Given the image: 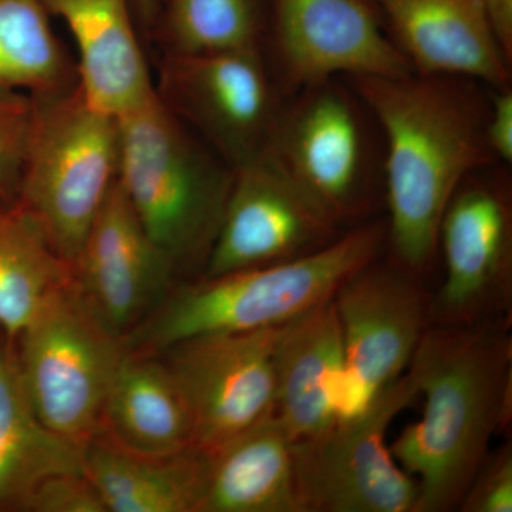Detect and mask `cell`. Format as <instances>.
<instances>
[{
  "instance_id": "obj_1",
  "label": "cell",
  "mask_w": 512,
  "mask_h": 512,
  "mask_svg": "<svg viewBox=\"0 0 512 512\" xmlns=\"http://www.w3.org/2000/svg\"><path fill=\"white\" fill-rule=\"evenodd\" d=\"M348 80L382 138L392 261L423 275L436 258L441 217L458 185L497 164L485 133L490 96L483 84L460 77L412 72Z\"/></svg>"
},
{
  "instance_id": "obj_2",
  "label": "cell",
  "mask_w": 512,
  "mask_h": 512,
  "mask_svg": "<svg viewBox=\"0 0 512 512\" xmlns=\"http://www.w3.org/2000/svg\"><path fill=\"white\" fill-rule=\"evenodd\" d=\"M407 370L424 397L423 413L390 450L419 484L416 512L456 511L491 440L511 419L507 319L429 325Z\"/></svg>"
},
{
  "instance_id": "obj_3",
  "label": "cell",
  "mask_w": 512,
  "mask_h": 512,
  "mask_svg": "<svg viewBox=\"0 0 512 512\" xmlns=\"http://www.w3.org/2000/svg\"><path fill=\"white\" fill-rule=\"evenodd\" d=\"M384 245L386 224L367 221L291 261L200 276L168 292L124 343L128 352L158 355L195 336L286 325L332 301L348 279L379 258Z\"/></svg>"
},
{
  "instance_id": "obj_4",
  "label": "cell",
  "mask_w": 512,
  "mask_h": 512,
  "mask_svg": "<svg viewBox=\"0 0 512 512\" xmlns=\"http://www.w3.org/2000/svg\"><path fill=\"white\" fill-rule=\"evenodd\" d=\"M117 120L121 190L178 274L201 275L220 231L234 170L156 94Z\"/></svg>"
},
{
  "instance_id": "obj_5",
  "label": "cell",
  "mask_w": 512,
  "mask_h": 512,
  "mask_svg": "<svg viewBox=\"0 0 512 512\" xmlns=\"http://www.w3.org/2000/svg\"><path fill=\"white\" fill-rule=\"evenodd\" d=\"M16 204L74 264L119 174V120L87 101L79 83L36 94Z\"/></svg>"
},
{
  "instance_id": "obj_6",
  "label": "cell",
  "mask_w": 512,
  "mask_h": 512,
  "mask_svg": "<svg viewBox=\"0 0 512 512\" xmlns=\"http://www.w3.org/2000/svg\"><path fill=\"white\" fill-rule=\"evenodd\" d=\"M265 151L340 228L370 221L383 195L382 138L348 79L286 97Z\"/></svg>"
},
{
  "instance_id": "obj_7",
  "label": "cell",
  "mask_w": 512,
  "mask_h": 512,
  "mask_svg": "<svg viewBox=\"0 0 512 512\" xmlns=\"http://www.w3.org/2000/svg\"><path fill=\"white\" fill-rule=\"evenodd\" d=\"M16 340L37 416L64 439L86 446L100 429L107 394L126 356L124 339L94 311L73 274Z\"/></svg>"
},
{
  "instance_id": "obj_8",
  "label": "cell",
  "mask_w": 512,
  "mask_h": 512,
  "mask_svg": "<svg viewBox=\"0 0 512 512\" xmlns=\"http://www.w3.org/2000/svg\"><path fill=\"white\" fill-rule=\"evenodd\" d=\"M419 396L409 370L353 416L295 441L302 512H416L419 484L393 457L390 424Z\"/></svg>"
},
{
  "instance_id": "obj_9",
  "label": "cell",
  "mask_w": 512,
  "mask_h": 512,
  "mask_svg": "<svg viewBox=\"0 0 512 512\" xmlns=\"http://www.w3.org/2000/svg\"><path fill=\"white\" fill-rule=\"evenodd\" d=\"M153 74L160 103L232 170L264 153L286 99L264 50L163 53Z\"/></svg>"
},
{
  "instance_id": "obj_10",
  "label": "cell",
  "mask_w": 512,
  "mask_h": 512,
  "mask_svg": "<svg viewBox=\"0 0 512 512\" xmlns=\"http://www.w3.org/2000/svg\"><path fill=\"white\" fill-rule=\"evenodd\" d=\"M444 276L430 299V325L507 319L512 302V184L507 165L468 175L441 217Z\"/></svg>"
},
{
  "instance_id": "obj_11",
  "label": "cell",
  "mask_w": 512,
  "mask_h": 512,
  "mask_svg": "<svg viewBox=\"0 0 512 512\" xmlns=\"http://www.w3.org/2000/svg\"><path fill=\"white\" fill-rule=\"evenodd\" d=\"M286 325L195 336L158 353L187 407L192 447L211 456L274 412Z\"/></svg>"
},
{
  "instance_id": "obj_12",
  "label": "cell",
  "mask_w": 512,
  "mask_h": 512,
  "mask_svg": "<svg viewBox=\"0 0 512 512\" xmlns=\"http://www.w3.org/2000/svg\"><path fill=\"white\" fill-rule=\"evenodd\" d=\"M264 50L285 97L339 77L413 72L375 0H271Z\"/></svg>"
},
{
  "instance_id": "obj_13",
  "label": "cell",
  "mask_w": 512,
  "mask_h": 512,
  "mask_svg": "<svg viewBox=\"0 0 512 512\" xmlns=\"http://www.w3.org/2000/svg\"><path fill=\"white\" fill-rule=\"evenodd\" d=\"M345 373L340 419L366 407L404 375L430 325V299L419 276L379 258L335 296Z\"/></svg>"
},
{
  "instance_id": "obj_14",
  "label": "cell",
  "mask_w": 512,
  "mask_h": 512,
  "mask_svg": "<svg viewBox=\"0 0 512 512\" xmlns=\"http://www.w3.org/2000/svg\"><path fill=\"white\" fill-rule=\"evenodd\" d=\"M345 231L264 151L234 170L220 231L200 276L291 261Z\"/></svg>"
},
{
  "instance_id": "obj_15",
  "label": "cell",
  "mask_w": 512,
  "mask_h": 512,
  "mask_svg": "<svg viewBox=\"0 0 512 512\" xmlns=\"http://www.w3.org/2000/svg\"><path fill=\"white\" fill-rule=\"evenodd\" d=\"M73 274L94 311L123 339L157 308L180 275L144 231L119 181L87 232Z\"/></svg>"
},
{
  "instance_id": "obj_16",
  "label": "cell",
  "mask_w": 512,
  "mask_h": 512,
  "mask_svg": "<svg viewBox=\"0 0 512 512\" xmlns=\"http://www.w3.org/2000/svg\"><path fill=\"white\" fill-rule=\"evenodd\" d=\"M387 32L421 76L460 77L511 86L505 52L478 0H375Z\"/></svg>"
},
{
  "instance_id": "obj_17",
  "label": "cell",
  "mask_w": 512,
  "mask_h": 512,
  "mask_svg": "<svg viewBox=\"0 0 512 512\" xmlns=\"http://www.w3.org/2000/svg\"><path fill=\"white\" fill-rule=\"evenodd\" d=\"M76 47L77 83L92 106L119 117L153 99L143 36L131 0H42Z\"/></svg>"
},
{
  "instance_id": "obj_18",
  "label": "cell",
  "mask_w": 512,
  "mask_h": 512,
  "mask_svg": "<svg viewBox=\"0 0 512 512\" xmlns=\"http://www.w3.org/2000/svg\"><path fill=\"white\" fill-rule=\"evenodd\" d=\"M342 329L335 298L285 326L276 355L275 413L293 441L313 439L342 409Z\"/></svg>"
},
{
  "instance_id": "obj_19",
  "label": "cell",
  "mask_w": 512,
  "mask_h": 512,
  "mask_svg": "<svg viewBox=\"0 0 512 512\" xmlns=\"http://www.w3.org/2000/svg\"><path fill=\"white\" fill-rule=\"evenodd\" d=\"M293 446L278 414L269 413L211 454L198 512H302Z\"/></svg>"
},
{
  "instance_id": "obj_20",
  "label": "cell",
  "mask_w": 512,
  "mask_h": 512,
  "mask_svg": "<svg viewBox=\"0 0 512 512\" xmlns=\"http://www.w3.org/2000/svg\"><path fill=\"white\" fill-rule=\"evenodd\" d=\"M96 436L141 456H173L192 448L187 407L160 356L127 350Z\"/></svg>"
},
{
  "instance_id": "obj_21",
  "label": "cell",
  "mask_w": 512,
  "mask_h": 512,
  "mask_svg": "<svg viewBox=\"0 0 512 512\" xmlns=\"http://www.w3.org/2000/svg\"><path fill=\"white\" fill-rule=\"evenodd\" d=\"M210 454L188 448L173 456H141L94 436L84 448V473L107 512H198Z\"/></svg>"
},
{
  "instance_id": "obj_22",
  "label": "cell",
  "mask_w": 512,
  "mask_h": 512,
  "mask_svg": "<svg viewBox=\"0 0 512 512\" xmlns=\"http://www.w3.org/2000/svg\"><path fill=\"white\" fill-rule=\"evenodd\" d=\"M84 448L39 419L18 353L8 339H0V511H20L47 477L84 473Z\"/></svg>"
},
{
  "instance_id": "obj_23",
  "label": "cell",
  "mask_w": 512,
  "mask_h": 512,
  "mask_svg": "<svg viewBox=\"0 0 512 512\" xmlns=\"http://www.w3.org/2000/svg\"><path fill=\"white\" fill-rule=\"evenodd\" d=\"M73 278L45 232L20 205L0 204V332L15 343L50 295Z\"/></svg>"
},
{
  "instance_id": "obj_24",
  "label": "cell",
  "mask_w": 512,
  "mask_h": 512,
  "mask_svg": "<svg viewBox=\"0 0 512 512\" xmlns=\"http://www.w3.org/2000/svg\"><path fill=\"white\" fill-rule=\"evenodd\" d=\"M269 19L271 0H164L150 37L173 55L264 50Z\"/></svg>"
},
{
  "instance_id": "obj_25",
  "label": "cell",
  "mask_w": 512,
  "mask_h": 512,
  "mask_svg": "<svg viewBox=\"0 0 512 512\" xmlns=\"http://www.w3.org/2000/svg\"><path fill=\"white\" fill-rule=\"evenodd\" d=\"M74 83L76 63L42 0H0V89L36 96Z\"/></svg>"
},
{
  "instance_id": "obj_26",
  "label": "cell",
  "mask_w": 512,
  "mask_h": 512,
  "mask_svg": "<svg viewBox=\"0 0 512 512\" xmlns=\"http://www.w3.org/2000/svg\"><path fill=\"white\" fill-rule=\"evenodd\" d=\"M32 114L30 94L0 89V204H13L18 197Z\"/></svg>"
},
{
  "instance_id": "obj_27",
  "label": "cell",
  "mask_w": 512,
  "mask_h": 512,
  "mask_svg": "<svg viewBox=\"0 0 512 512\" xmlns=\"http://www.w3.org/2000/svg\"><path fill=\"white\" fill-rule=\"evenodd\" d=\"M458 511L512 512V446L490 451L478 468Z\"/></svg>"
},
{
  "instance_id": "obj_28",
  "label": "cell",
  "mask_w": 512,
  "mask_h": 512,
  "mask_svg": "<svg viewBox=\"0 0 512 512\" xmlns=\"http://www.w3.org/2000/svg\"><path fill=\"white\" fill-rule=\"evenodd\" d=\"M20 511L107 512V508L86 473H69L37 484Z\"/></svg>"
},
{
  "instance_id": "obj_29",
  "label": "cell",
  "mask_w": 512,
  "mask_h": 512,
  "mask_svg": "<svg viewBox=\"0 0 512 512\" xmlns=\"http://www.w3.org/2000/svg\"><path fill=\"white\" fill-rule=\"evenodd\" d=\"M488 148L495 163L512 164V87L490 89L487 123Z\"/></svg>"
},
{
  "instance_id": "obj_30",
  "label": "cell",
  "mask_w": 512,
  "mask_h": 512,
  "mask_svg": "<svg viewBox=\"0 0 512 512\" xmlns=\"http://www.w3.org/2000/svg\"><path fill=\"white\" fill-rule=\"evenodd\" d=\"M478 2L483 5L505 52L512 57V0H478Z\"/></svg>"
},
{
  "instance_id": "obj_31",
  "label": "cell",
  "mask_w": 512,
  "mask_h": 512,
  "mask_svg": "<svg viewBox=\"0 0 512 512\" xmlns=\"http://www.w3.org/2000/svg\"><path fill=\"white\" fill-rule=\"evenodd\" d=\"M164 0H131L141 36L150 37Z\"/></svg>"
}]
</instances>
